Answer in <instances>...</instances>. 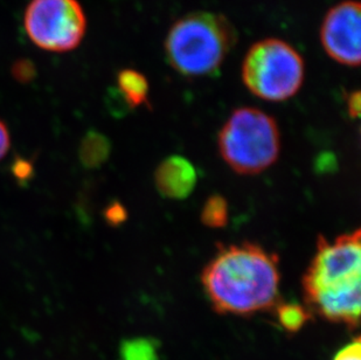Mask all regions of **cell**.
Segmentation results:
<instances>
[{"label":"cell","mask_w":361,"mask_h":360,"mask_svg":"<svg viewBox=\"0 0 361 360\" xmlns=\"http://www.w3.org/2000/svg\"><path fill=\"white\" fill-rule=\"evenodd\" d=\"M215 311L250 316L280 302L279 256L252 242L220 245L201 274Z\"/></svg>","instance_id":"obj_1"},{"label":"cell","mask_w":361,"mask_h":360,"mask_svg":"<svg viewBox=\"0 0 361 360\" xmlns=\"http://www.w3.org/2000/svg\"><path fill=\"white\" fill-rule=\"evenodd\" d=\"M238 40L228 18L213 12H195L178 19L165 39V55L171 67L186 78H202L219 72Z\"/></svg>","instance_id":"obj_2"},{"label":"cell","mask_w":361,"mask_h":360,"mask_svg":"<svg viewBox=\"0 0 361 360\" xmlns=\"http://www.w3.org/2000/svg\"><path fill=\"white\" fill-rule=\"evenodd\" d=\"M360 229L329 242L317 241V253L303 276L304 299L311 309L322 303L361 295Z\"/></svg>","instance_id":"obj_3"},{"label":"cell","mask_w":361,"mask_h":360,"mask_svg":"<svg viewBox=\"0 0 361 360\" xmlns=\"http://www.w3.org/2000/svg\"><path fill=\"white\" fill-rule=\"evenodd\" d=\"M218 143L222 160L236 174H259L280 156V128L266 112L245 107L229 116Z\"/></svg>","instance_id":"obj_4"},{"label":"cell","mask_w":361,"mask_h":360,"mask_svg":"<svg viewBox=\"0 0 361 360\" xmlns=\"http://www.w3.org/2000/svg\"><path fill=\"white\" fill-rule=\"evenodd\" d=\"M242 81L249 92L270 102H282L300 92L305 65L300 52L281 39L252 44L242 62Z\"/></svg>","instance_id":"obj_5"},{"label":"cell","mask_w":361,"mask_h":360,"mask_svg":"<svg viewBox=\"0 0 361 360\" xmlns=\"http://www.w3.org/2000/svg\"><path fill=\"white\" fill-rule=\"evenodd\" d=\"M24 28L39 48L62 53L79 47L87 18L78 0H32L25 12Z\"/></svg>","instance_id":"obj_6"},{"label":"cell","mask_w":361,"mask_h":360,"mask_svg":"<svg viewBox=\"0 0 361 360\" xmlns=\"http://www.w3.org/2000/svg\"><path fill=\"white\" fill-rule=\"evenodd\" d=\"M322 46L332 60L359 67L361 61V5L345 0L327 11L321 26Z\"/></svg>","instance_id":"obj_7"},{"label":"cell","mask_w":361,"mask_h":360,"mask_svg":"<svg viewBox=\"0 0 361 360\" xmlns=\"http://www.w3.org/2000/svg\"><path fill=\"white\" fill-rule=\"evenodd\" d=\"M156 186L163 197L185 199L197 185V171L190 160L181 156H171L157 167Z\"/></svg>","instance_id":"obj_8"},{"label":"cell","mask_w":361,"mask_h":360,"mask_svg":"<svg viewBox=\"0 0 361 360\" xmlns=\"http://www.w3.org/2000/svg\"><path fill=\"white\" fill-rule=\"evenodd\" d=\"M111 144L106 135L90 130L81 140L79 158L82 167L89 170L99 169L110 156Z\"/></svg>","instance_id":"obj_9"},{"label":"cell","mask_w":361,"mask_h":360,"mask_svg":"<svg viewBox=\"0 0 361 360\" xmlns=\"http://www.w3.org/2000/svg\"><path fill=\"white\" fill-rule=\"evenodd\" d=\"M117 85L123 100L130 108L147 104L149 99V81L135 69H123L117 75Z\"/></svg>","instance_id":"obj_10"},{"label":"cell","mask_w":361,"mask_h":360,"mask_svg":"<svg viewBox=\"0 0 361 360\" xmlns=\"http://www.w3.org/2000/svg\"><path fill=\"white\" fill-rule=\"evenodd\" d=\"M275 308L279 323L288 332L300 331L311 318L310 311L297 303L279 302Z\"/></svg>","instance_id":"obj_11"},{"label":"cell","mask_w":361,"mask_h":360,"mask_svg":"<svg viewBox=\"0 0 361 360\" xmlns=\"http://www.w3.org/2000/svg\"><path fill=\"white\" fill-rule=\"evenodd\" d=\"M120 354L122 360H159L157 342L150 338L124 340Z\"/></svg>","instance_id":"obj_12"},{"label":"cell","mask_w":361,"mask_h":360,"mask_svg":"<svg viewBox=\"0 0 361 360\" xmlns=\"http://www.w3.org/2000/svg\"><path fill=\"white\" fill-rule=\"evenodd\" d=\"M201 221L209 228H224L228 224V204L225 198L214 194L208 198L201 211Z\"/></svg>","instance_id":"obj_13"},{"label":"cell","mask_w":361,"mask_h":360,"mask_svg":"<svg viewBox=\"0 0 361 360\" xmlns=\"http://www.w3.org/2000/svg\"><path fill=\"white\" fill-rule=\"evenodd\" d=\"M12 75L17 81L28 83L32 80H35L37 69L31 60L21 59V60L14 62L13 67H12Z\"/></svg>","instance_id":"obj_14"},{"label":"cell","mask_w":361,"mask_h":360,"mask_svg":"<svg viewBox=\"0 0 361 360\" xmlns=\"http://www.w3.org/2000/svg\"><path fill=\"white\" fill-rule=\"evenodd\" d=\"M11 171H12V174L18 181L25 183V181H30L33 177L35 167L32 165L31 162H28L25 158H21V157H17L14 160L13 164H12Z\"/></svg>","instance_id":"obj_15"},{"label":"cell","mask_w":361,"mask_h":360,"mask_svg":"<svg viewBox=\"0 0 361 360\" xmlns=\"http://www.w3.org/2000/svg\"><path fill=\"white\" fill-rule=\"evenodd\" d=\"M104 219L110 226H120L128 219V212L126 208L118 201H114L106 208Z\"/></svg>","instance_id":"obj_16"},{"label":"cell","mask_w":361,"mask_h":360,"mask_svg":"<svg viewBox=\"0 0 361 360\" xmlns=\"http://www.w3.org/2000/svg\"><path fill=\"white\" fill-rule=\"evenodd\" d=\"M334 360H361L360 338H355L353 342L338 351Z\"/></svg>","instance_id":"obj_17"},{"label":"cell","mask_w":361,"mask_h":360,"mask_svg":"<svg viewBox=\"0 0 361 360\" xmlns=\"http://www.w3.org/2000/svg\"><path fill=\"white\" fill-rule=\"evenodd\" d=\"M348 116L351 119H358L360 116V107H361V96L359 90L352 92L348 97Z\"/></svg>","instance_id":"obj_18"},{"label":"cell","mask_w":361,"mask_h":360,"mask_svg":"<svg viewBox=\"0 0 361 360\" xmlns=\"http://www.w3.org/2000/svg\"><path fill=\"white\" fill-rule=\"evenodd\" d=\"M10 133L3 121H0V160L6 155L10 149Z\"/></svg>","instance_id":"obj_19"}]
</instances>
